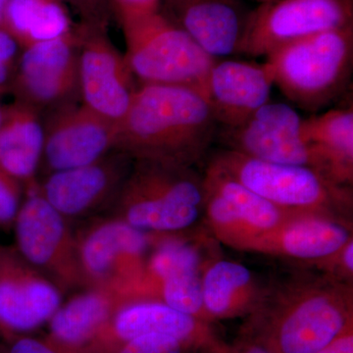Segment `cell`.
I'll return each mask as SVG.
<instances>
[{"label":"cell","mask_w":353,"mask_h":353,"mask_svg":"<svg viewBox=\"0 0 353 353\" xmlns=\"http://www.w3.org/2000/svg\"><path fill=\"white\" fill-rule=\"evenodd\" d=\"M320 275L267 288L239 336L271 353H313L353 329L352 284Z\"/></svg>","instance_id":"6da1fadb"},{"label":"cell","mask_w":353,"mask_h":353,"mask_svg":"<svg viewBox=\"0 0 353 353\" xmlns=\"http://www.w3.org/2000/svg\"><path fill=\"white\" fill-rule=\"evenodd\" d=\"M218 123L201 90L141 85L117 124L114 150L134 160L194 167L217 138Z\"/></svg>","instance_id":"7a4b0ae2"},{"label":"cell","mask_w":353,"mask_h":353,"mask_svg":"<svg viewBox=\"0 0 353 353\" xmlns=\"http://www.w3.org/2000/svg\"><path fill=\"white\" fill-rule=\"evenodd\" d=\"M204 199L194 167L134 160L111 216L148 233L181 234L203 217Z\"/></svg>","instance_id":"3957f363"},{"label":"cell","mask_w":353,"mask_h":353,"mask_svg":"<svg viewBox=\"0 0 353 353\" xmlns=\"http://www.w3.org/2000/svg\"><path fill=\"white\" fill-rule=\"evenodd\" d=\"M274 85L303 110L328 106L347 88L353 66V25L297 39L266 57Z\"/></svg>","instance_id":"277c9868"},{"label":"cell","mask_w":353,"mask_h":353,"mask_svg":"<svg viewBox=\"0 0 353 353\" xmlns=\"http://www.w3.org/2000/svg\"><path fill=\"white\" fill-rule=\"evenodd\" d=\"M210 161L288 212L350 219V188L336 185L314 169L264 161L227 148L216 153Z\"/></svg>","instance_id":"5b68a950"},{"label":"cell","mask_w":353,"mask_h":353,"mask_svg":"<svg viewBox=\"0 0 353 353\" xmlns=\"http://www.w3.org/2000/svg\"><path fill=\"white\" fill-rule=\"evenodd\" d=\"M128 65L143 85H180L204 92L216 60L161 13L121 23Z\"/></svg>","instance_id":"8992f818"},{"label":"cell","mask_w":353,"mask_h":353,"mask_svg":"<svg viewBox=\"0 0 353 353\" xmlns=\"http://www.w3.org/2000/svg\"><path fill=\"white\" fill-rule=\"evenodd\" d=\"M75 234L85 289L112 290L121 297L141 277L152 233L110 216L92 221Z\"/></svg>","instance_id":"52a82bcc"},{"label":"cell","mask_w":353,"mask_h":353,"mask_svg":"<svg viewBox=\"0 0 353 353\" xmlns=\"http://www.w3.org/2000/svg\"><path fill=\"white\" fill-rule=\"evenodd\" d=\"M13 228L20 254L61 292L85 289L76 234L68 220L48 203L39 190L27 194Z\"/></svg>","instance_id":"ba28073f"},{"label":"cell","mask_w":353,"mask_h":353,"mask_svg":"<svg viewBox=\"0 0 353 353\" xmlns=\"http://www.w3.org/2000/svg\"><path fill=\"white\" fill-rule=\"evenodd\" d=\"M353 25V0H270L250 11L238 54L266 57L292 41Z\"/></svg>","instance_id":"9c48e42d"},{"label":"cell","mask_w":353,"mask_h":353,"mask_svg":"<svg viewBox=\"0 0 353 353\" xmlns=\"http://www.w3.org/2000/svg\"><path fill=\"white\" fill-rule=\"evenodd\" d=\"M164 334L205 352H228V345L214 324L202 321L163 303L150 299L126 301L88 348V353H115L128 341L146 336Z\"/></svg>","instance_id":"30bf717a"},{"label":"cell","mask_w":353,"mask_h":353,"mask_svg":"<svg viewBox=\"0 0 353 353\" xmlns=\"http://www.w3.org/2000/svg\"><path fill=\"white\" fill-rule=\"evenodd\" d=\"M83 25L60 38L23 50L9 90L22 102L39 111L68 103L79 90V48Z\"/></svg>","instance_id":"8fae6325"},{"label":"cell","mask_w":353,"mask_h":353,"mask_svg":"<svg viewBox=\"0 0 353 353\" xmlns=\"http://www.w3.org/2000/svg\"><path fill=\"white\" fill-rule=\"evenodd\" d=\"M301 123L303 118L289 104L269 101L240 126L219 128L216 139L227 150L273 163L308 167L329 179L303 138Z\"/></svg>","instance_id":"7c38bea8"},{"label":"cell","mask_w":353,"mask_h":353,"mask_svg":"<svg viewBox=\"0 0 353 353\" xmlns=\"http://www.w3.org/2000/svg\"><path fill=\"white\" fill-rule=\"evenodd\" d=\"M61 290L16 246L0 245V341L31 333L61 305Z\"/></svg>","instance_id":"4fadbf2b"},{"label":"cell","mask_w":353,"mask_h":353,"mask_svg":"<svg viewBox=\"0 0 353 353\" xmlns=\"http://www.w3.org/2000/svg\"><path fill=\"white\" fill-rule=\"evenodd\" d=\"M83 28L79 48V90L83 104L118 124L126 115L138 88L134 77L106 30L85 25Z\"/></svg>","instance_id":"5bb4252c"},{"label":"cell","mask_w":353,"mask_h":353,"mask_svg":"<svg viewBox=\"0 0 353 353\" xmlns=\"http://www.w3.org/2000/svg\"><path fill=\"white\" fill-rule=\"evenodd\" d=\"M134 159L112 150L92 163L53 172L39 192L67 220L111 208L131 171Z\"/></svg>","instance_id":"9a60e30c"},{"label":"cell","mask_w":353,"mask_h":353,"mask_svg":"<svg viewBox=\"0 0 353 353\" xmlns=\"http://www.w3.org/2000/svg\"><path fill=\"white\" fill-rule=\"evenodd\" d=\"M46 174L92 163L114 150L117 124L68 102L53 108L43 124Z\"/></svg>","instance_id":"2e32d148"},{"label":"cell","mask_w":353,"mask_h":353,"mask_svg":"<svg viewBox=\"0 0 353 353\" xmlns=\"http://www.w3.org/2000/svg\"><path fill=\"white\" fill-rule=\"evenodd\" d=\"M250 11L245 0H162L160 8L215 59L238 54Z\"/></svg>","instance_id":"e0dca14e"},{"label":"cell","mask_w":353,"mask_h":353,"mask_svg":"<svg viewBox=\"0 0 353 353\" xmlns=\"http://www.w3.org/2000/svg\"><path fill=\"white\" fill-rule=\"evenodd\" d=\"M273 75L268 64L216 60L204 94L219 128L240 126L270 101Z\"/></svg>","instance_id":"ac0fdd59"},{"label":"cell","mask_w":353,"mask_h":353,"mask_svg":"<svg viewBox=\"0 0 353 353\" xmlns=\"http://www.w3.org/2000/svg\"><path fill=\"white\" fill-rule=\"evenodd\" d=\"M352 239L350 219L308 213L292 214L281 226L255 239L248 252L311 265L332 256Z\"/></svg>","instance_id":"d6986e66"},{"label":"cell","mask_w":353,"mask_h":353,"mask_svg":"<svg viewBox=\"0 0 353 353\" xmlns=\"http://www.w3.org/2000/svg\"><path fill=\"white\" fill-rule=\"evenodd\" d=\"M267 288L248 266L234 260L209 259L202 268V301L213 324L252 314Z\"/></svg>","instance_id":"ffe728a7"},{"label":"cell","mask_w":353,"mask_h":353,"mask_svg":"<svg viewBox=\"0 0 353 353\" xmlns=\"http://www.w3.org/2000/svg\"><path fill=\"white\" fill-rule=\"evenodd\" d=\"M44 128L37 109L15 101L0 127V166L27 194L39 190L36 175L43 159Z\"/></svg>","instance_id":"44dd1931"},{"label":"cell","mask_w":353,"mask_h":353,"mask_svg":"<svg viewBox=\"0 0 353 353\" xmlns=\"http://www.w3.org/2000/svg\"><path fill=\"white\" fill-rule=\"evenodd\" d=\"M124 303L112 290L88 288L55 311L48 336L67 350L88 353L101 330Z\"/></svg>","instance_id":"7402d4cb"},{"label":"cell","mask_w":353,"mask_h":353,"mask_svg":"<svg viewBox=\"0 0 353 353\" xmlns=\"http://www.w3.org/2000/svg\"><path fill=\"white\" fill-rule=\"evenodd\" d=\"M301 134L324 164L330 180L350 188L353 183L352 106L303 119Z\"/></svg>","instance_id":"603a6c76"},{"label":"cell","mask_w":353,"mask_h":353,"mask_svg":"<svg viewBox=\"0 0 353 353\" xmlns=\"http://www.w3.org/2000/svg\"><path fill=\"white\" fill-rule=\"evenodd\" d=\"M61 0H10L1 28L25 50L60 38L75 28Z\"/></svg>","instance_id":"cb8c5ba5"},{"label":"cell","mask_w":353,"mask_h":353,"mask_svg":"<svg viewBox=\"0 0 353 353\" xmlns=\"http://www.w3.org/2000/svg\"><path fill=\"white\" fill-rule=\"evenodd\" d=\"M202 176L204 189L222 197L260 236L273 231L294 214L248 189L213 162L209 161Z\"/></svg>","instance_id":"d4e9b609"},{"label":"cell","mask_w":353,"mask_h":353,"mask_svg":"<svg viewBox=\"0 0 353 353\" xmlns=\"http://www.w3.org/2000/svg\"><path fill=\"white\" fill-rule=\"evenodd\" d=\"M204 192L203 217L216 240L234 250L248 252L260 234L246 224L222 197L211 190L204 189Z\"/></svg>","instance_id":"484cf974"},{"label":"cell","mask_w":353,"mask_h":353,"mask_svg":"<svg viewBox=\"0 0 353 353\" xmlns=\"http://www.w3.org/2000/svg\"><path fill=\"white\" fill-rule=\"evenodd\" d=\"M197 348L164 334H146L128 341L115 353H199Z\"/></svg>","instance_id":"4316f807"},{"label":"cell","mask_w":353,"mask_h":353,"mask_svg":"<svg viewBox=\"0 0 353 353\" xmlns=\"http://www.w3.org/2000/svg\"><path fill=\"white\" fill-rule=\"evenodd\" d=\"M22 185L0 166V227L13 228L21 208Z\"/></svg>","instance_id":"83f0119b"},{"label":"cell","mask_w":353,"mask_h":353,"mask_svg":"<svg viewBox=\"0 0 353 353\" xmlns=\"http://www.w3.org/2000/svg\"><path fill=\"white\" fill-rule=\"evenodd\" d=\"M81 18V24L106 30L113 11L109 0H61Z\"/></svg>","instance_id":"f1b7e54d"},{"label":"cell","mask_w":353,"mask_h":353,"mask_svg":"<svg viewBox=\"0 0 353 353\" xmlns=\"http://www.w3.org/2000/svg\"><path fill=\"white\" fill-rule=\"evenodd\" d=\"M0 353H81L67 350L50 340L43 338L19 334L6 341H0Z\"/></svg>","instance_id":"f546056e"},{"label":"cell","mask_w":353,"mask_h":353,"mask_svg":"<svg viewBox=\"0 0 353 353\" xmlns=\"http://www.w3.org/2000/svg\"><path fill=\"white\" fill-rule=\"evenodd\" d=\"M308 266L317 269L318 272L329 277L352 284L353 239L332 256Z\"/></svg>","instance_id":"4dcf8cb0"},{"label":"cell","mask_w":353,"mask_h":353,"mask_svg":"<svg viewBox=\"0 0 353 353\" xmlns=\"http://www.w3.org/2000/svg\"><path fill=\"white\" fill-rule=\"evenodd\" d=\"M119 23L148 17L160 12L162 0H109Z\"/></svg>","instance_id":"1f68e13d"},{"label":"cell","mask_w":353,"mask_h":353,"mask_svg":"<svg viewBox=\"0 0 353 353\" xmlns=\"http://www.w3.org/2000/svg\"><path fill=\"white\" fill-rule=\"evenodd\" d=\"M17 41L0 27V90H9L14 72L18 63Z\"/></svg>","instance_id":"d6a6232c"},{"label":"cell","mask_w":353,"mask_h":353,"mask_svg":"<svg viewBox=\"0 0 353 353\" xmlns=\"http://www.w3.org/2000/svg\"><path fill=\"white\" fill-rule=\"evenodd\" d=\"M313 353H353V329L347 330L328 345Z\"/></svg>","instance_id":"836d02e7"},{"label":"cell","mask_w":353,"mask_h":353,"mask_svg":"<svg viewBox=\"0 0 353 353\" xmlns=\"http://www.w3.org/2000/svg\"><path fill=\"white\" fill-rule=\"evenodd\" d=\"M231 347L233 353H271L259 343L241 336H238Z\"/></svg>","instance_id":"e575fe53"},{"label":"cell","mask_w":353,"mask_h":353,"mask_svg":"<svg viewBox=\"0 0 353 353\" xmlns=\"http://www.w3.org/2000/svg\"><path fill=\"white\" fill-rule=\"evenodd\" d=\"M8 90H0V97L3 94H6ZM9 105H4L0 102V127L3 125L4 121H6L7 117V114H8Z\"/></svg>","instance_id":"d590c367"},{"label":"cell","mask_w":353,"mask_h":353,"mask_svg":"<svg viewBox=\"0 0 353 353\" xmlns=\"http://www.w3.org/2000/svg\"><path fill=\"white\" fill-rule=\"evenodd\" d=\"M9 2H10V0H0V27H1L4 14H6L7 6H8Z\"/></svg>","instance_id":"8d00e7d4"},{"label":"cell","mask_w":353,"mask_h":353,"mask_svg":"<svg viewBox=\"0 0 353 353\" xmlns=\"http://www.w3.org/2000/svg\"><path fill=\"white\" fill-rule=\"evenodd\" d=\"M199 353H233V352H232V347H231V350H230V352H201Z\"/></svg>","instance_id":"74e56055"},{"label":"cell","mask_w":353,"mask_h":353,"mask_svg":"<svg viewBox=\"0 0 353 353\" xmlns=\"http://www.w3.org/2000/svg\"><path fill=\"white\" fill-rule=\"evenodd\" d=\"M252 1L259 2V4L264 3V2L270 1V0H252Z\"/></svg>","instance_id":"f35d334b"}]
</instances>
